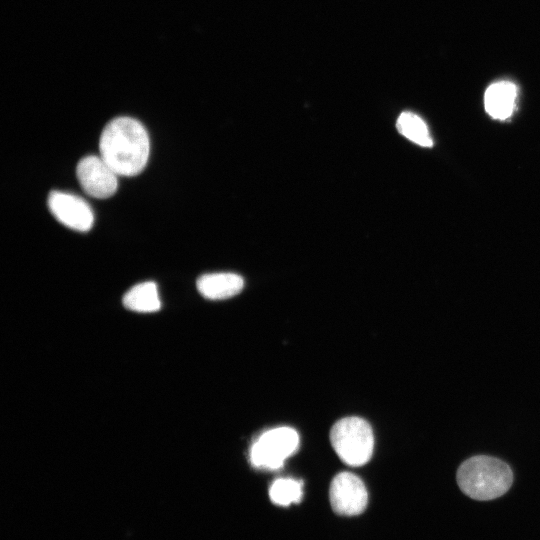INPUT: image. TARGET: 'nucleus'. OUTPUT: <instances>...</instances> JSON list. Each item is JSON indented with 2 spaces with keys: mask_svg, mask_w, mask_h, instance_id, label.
Masks as SVG:
<instances>
[{
  "mask_svg": "<svg viewBox=\"0 0 540 540\" xmlns=\"http://www.w3.org/2000/svg\"><path fill=\"white\" fill-rule=\"evenodd\" d=\"M76 175L84 192L91 197L108 198L117 190L118 175L101 156L82 158L77 164Z\"/></svg>",
  "mask_w": 540,
  "mask_h": 540,
  "instance_id": "423d86ee",
  "label": "nucleus"
},
{
  "mask_svg": "<svg viewBox=\"0 0 540 540\" xmlns=\"http://www.w3.org/2000/svg\"><path fill=\"white\" fill-rule=\"evenodd\" d=\"M397 130L413 143L422 147H432L433 140L424 120L417 114L405 111L396 122Z\"/></svg>",
  "mask_w": 540,
  "mask_h": 540,
  "instance_id": "9b49d317",
  "label": "nucleus"
},
{
  "mask_svg": "<svg viewBox=\"0 0 540 540\" xmlns=\"http://www.w3.org/2000/svg\"><path fill=\"white\" fill-rule=\"evenodd\" d=\"M518 88L508 80L492 83L485 91L484 106L486 112L496 120L510 118L517 106Z\"/></svg>",
  "mask_w": 540,
  "mask_h": 540,
  "instance_id": "6e6552de",
  "label": "nucleus"
},
{
  "mask_svg": "<svg viewBox=\"0 0 540 540\" xmlns=\"http://www.w3.org/2000/svg\"><path fill=\"white\" fill-rule=\"evenodd\" d=\"M299 436L289 427H279L263 433L253 444L250 460L253 466L264 469H279L284 460L298 447Z\"/></svg>",
  "mask_w": 540,
  "mask_h": 540,
  "instance_id": "20e7f679",
  "label": "nucleus"
},
{
  "mask_svg": "<svg viewBox=\"0 0 540 540\" xmlns=\"http://www.w3.org/2000/svg\"><path fill=\"white\" fill-rule=\"evenodd\" d=\"M48 207L60 223L71 229L84 232L93 225L94 215L90 206L76 195L52 191L48 197Z\"/></svg>",
  "mask_w": 540,
  "mask_h": 540,
  "instance_id": "0eeeda50",
  "label": "nucleus"
},
{
  "mask_svg": "<svg viewBox=\"0 0 540 540\" xmlns=\"http://www.w3.org/2000/svg\"><path fill=\"white\" fill-rule=\"evenodd\" d=\"M123 305L135 312L149 313L161 308L157 285L152 281L133 286L122 299Z\"/></svg>",
  "mask_w": 540,
  "mask_h": 540,
  "instance_id": "9d476101",
  "label": "nucleus"
},
{
  "mask_svg": "<svg viewBox=\"0 0 540 540\" xmlns=\"http://www.w3.org/2000/svg\"><path fill=\"white\" fill-rule=\"evenodd\" d=\"M302 495V483L291 478L277 479L269 489L271 501L280 506L298 503L300 502Z\"/></svg>",
  "mask_w": 540,
  "mask_h": 540,
  "instance_id": "f8f14e48",
  "label": "nucleus"
},
{
  "mask_svg": "<svg viewBox=\"0 0 540 540\" xmlns=\"http://www.w3.org/2000/svg\"><path fill=\"white\" fill-rule=\"evenodd\" d=\"M456 478L464 494L475 500L488 501L509 490L513 483V472L501 459L477 455L459 466Z\"/></svg>",
  "mask_w": 540,
  "mask_h": 540,
  "instance_id": "f03ea898",
  "label": "nucleus"
},
{
  "mask_svg": "<svg viewBox=\"0 0 540 540\" xmlns=\"http://www.w3.org/2000/svg\"><path fill=\"white\" fill-rule=\"evenodd\" d=\"M330 442L339 458L350 466L368 462L374 448L370 424L359 417H346L337 421L330 431Z\"/></svg>",
  "mask_w": 540,
  "mask_h": 540,
  "instance_id": "7ed1b4c3",
  "label": "nucleus"
},
{
  "mask_svg": "<svg viewBox=\"0 0 540 540\" xmlns=\"http://www.w3.org/2000/svg\"><path fill=\"white\" fill-rule=\"evenodd\" d=\"M329 495L334 512L343 516L362 513L368 502L364 483L350 472H341L333 478Z\"/></svg>",
  "mask_w": 540,
  "mask_h": 540,
  "instance_id": "39448f33",
  "label": "nucleus"
},
{
  "mask_svg": "<svg viewBox=\"0 0 540 540\" xmlns=\"http://www.w3.org/2000/svg\"><path fill=\"white\" fill-rule=\"evenodd\" d=\"M196 286L204 298L223 300L238 294L244 286V280L235 273H210L200 276Z\"/></svg>",
  "mask_w": 540,
  "mask_h": 540,
  "instance_id": "1a4fd4ad",
  "label": "nucleus"
},
{
  "mask_svg": "<svg viewBox=\"0 0 540 540\" xmlns=\"http://www.w3.org/2000/svg\"><path fill=\"white\" fill-rule=\"evenodd\" d=\"M99 150L102 159L117 175H137L148 161V133L139 121L130 117H117L103 129Z\"/></svg>",
  "mask_w": 540,
  "mask_h": 540,
  "instance_id": "f257e3e1",
  "label": "nucleus"
}]
</instances>
